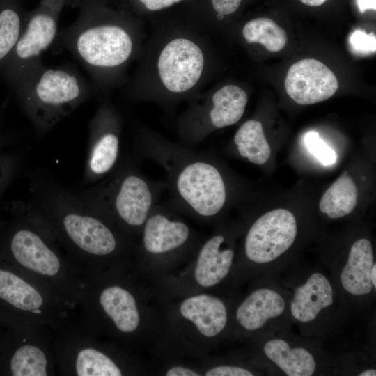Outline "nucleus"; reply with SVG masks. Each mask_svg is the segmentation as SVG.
<instances>
[{"label":"nucleus","mask_w":376,"mask_h":376,"mask_svg":"<svg viewBox=\"0 0 376 376\" xmlns=\"http://www.w3.org/2000/svg\"><path fill=\"white\" fill-rule=\"evenodd\" d=\"M27 207L50 231L80 273L121 269L134 253L133 240L45 171L30 180Z\"/></svg>","instance_id":"1"},{"label":"nucleus","mask_w":376,"mask_h":376,"mask_svg":"<svg viewBox=\"0 0 376 376\" xmlns=\"http://www.w3.org/2000/svg\"><path fill=\"white\" fill-rule=\"evenodd\" d=\"M76 19L58 31L56 44L68 51L101 91L123 85L143 45V30L104 0H81Z\"/></svg>","instance_id":"2"},{"label":"nucleus","mask_w":376,"mask_h":376,"mask_svg":"<svg viewBox=\"0 0 376 376\" xmlns=\"http://www.w3.org/2000/svg\"><path fill=\"white\" fill-rule=\"evenodd\" d=\"M129 85L130 100L171 107L196 96L206 81L210 56L196 30H157L145 43Z\"/></svg>","instance_id":"3"},{"label":"nucleus","mask_w":376,"mask_h":376,"mask_svg":"<svg viewBox=\"0 0 376 376\" xmlns=\"http://www.w3.org/2000/svg\"><path fill=\"white\" fill-rule=\"evenodd\" d=\"M137 155L155 162L166 175L169 205L201 219H211L224 210L228 188L219 166L206 151L172 141L147 126L134 134Z\"/></svg>","instance_id":"4"},{"label":"nucleus","mask_w":376,"mask_h":376,"mask_svg":"<svg viewBox=\"0 0 376 376\" xmlns=\"http://www.w3.org/2000/svg\"><path fill=\"white\" fill-rule=\"evenodd\" d=\"M0 258L45 283L75 309L84 276L26 204L15 222L0 232Z\"/></svg>","instance_id":"5"},{"label":"nucleus","mask_w":376,"mask_h":376,"mask_svg":"<svg viewBox=\"0 0 376 376\" xmlns=\"http://www.w3.org/2000/svg\"><path fill=\"white\" fill-rule=\"evenodd\" d=\"M165 182L146 177L130 159L119 160L100 181L73 191L86 205L133 240L159 203Z\"/></svg>","instance_id":"6"},{"label":"nucleus","mask_w":376,"mask_h":376,"mask_svg":"<svg viewBox=\"0 0 376 376\" xmlns=\"http://www.w3.org/2000/svg\"><path fill=\"white\" fill-rule=\"evenodd\" d=\"M276 273L288 292L290 322L299 334L325 340L352 318L322 263L294 260Z\"/></svg>","instance_id":"7"},{"label":"nucleus","mask_w":376,"mask_h":376,"mask_svg":"<svg viewBox=\"0 0 376 376\" xmlns=\"http://www.w3.org/2000/svg\"><path fill=\"white\" fill-rule=\"evenodd\" d=\"M13 91L36 132L44 135L93 94V88L71 65L40 66Z\"/></svg>","instance_id":"8"},{"label":"nucleus","mask_w":376,"mask_h":376,"mask_svg":"<svg viewBox=\"0 0 376 376\" xmlns=\"http://www.w3.org/2000/svg\"><path fill=\"white\" fill-rule=\"evenodd\" d=\"M73 320V309L48 285L0 258L1 325H42L57 331Z\"/></svg>","instance_id":"9"},{"label":"nucleus","mask_w":376,"mask_h":376,"mask_svg":"<svg viewBox=\"0 0 376 376\" xmlns=\"http://www.w3.org/2000/svg\"><path fill=\"white\" fill-rule=\"evenodd\" d=\"M254 366L269 375L320 376L338 375L337 357L320 338L295 334L292 329L252 338Z\"/></svg>","instance_id":"10"},{"label":"nucleus","mask_w":376,"mask_h":376,"mask_svg":"<svg viewBox=\"0 0 376 376\" xmlns=\"http://www.w3.org/2000/svg\"><path fill=\"white\" fill-rule=\"evenodd\" d=\"M299 233L295 215L288 210L269 211L249 227L243 244V274L258 276L278 272L292 262L288 258Z\"/></svg>","instance_id":"11"},{"label":"nucleus","mask_w":376,"mask_h":376,"mask_svg":"<svg viewBox=\"0 0 376 376\" xmlns=\"http://www.w3.org/2000/svg\"><path fill=\"white\" fill-rule=\"evenodd\" d=\"M247 102L246 92L235 84L198 93L177 119L178 142L194 148L216 130L235 124L243 116Z\"/></svg>","instance_id":"12"},{"label":"nucleus","mask_w":376,"mask_h":376,"mask_svg":"<svg viewBox=\"0 0 376 376\" xmlns=\"http://www.w3.org/2000/svg\"><path fill=\"white\" fill-rule=\"evenodd\" d=\"M57 373L62 376H121L127 366L123 356L86 332L75 321L54 331Z\"/></svg>","instance_id":"13"},{"label":"nucleus","mask_w":376,"mask_h":376,"mask_svg":"<svg viewBox=\"0 0 376 376\" xmlns=\"http://www.w3.org/2000/svg\"><path fill=\"white\" fill-rule=\"evenodd\" d=\"M56 373L52 328L6 327L0 345V375L54 376Z\"/></svg>","instance_id":"14"},{"label":"nucleus","mask_w":376,"mask_h":376,"mask_svg":"<svg viewBox=\"0 0 376 376\" xmlns=\"http://www.w3.org/2000/svg\"><path fill=\"white\" fill-rule=\"evenodd\" d=\"M256 279L233 312L239 330L254 338L292 329L288 292L278 274L265 273Z\"/></svg>","instance_id":"15"},{"label":"nucleus","mask_w":376,"mask_h":376,"mask_svg":"<svg viewBox=\"0 0 376 376\" xmlns=\"http://www.w3.org/2000/svg\"><path fill=\"white\" fill-rule=\"evenodd\" d=\"M63 8L61 5L41 0L25 15L22 31L2 72L12 89L44 64L42 55L55 42Z\"/></svg>","instance_id":"16"},{"label":"nucleus","mask_w":376,"mask_h":376,"mask_svg":"<svg viewBox=\"0 0 376 376\" xmlns=\"http://www.w3.org/2000/svg\"><path fill=\"white\" fill-rule=\"evenodd\" d=\"M123 119L108 97H102L88 124L87 155L81 184L106 177L119 162Z\"/></svg>","instance_id":"17"},{"label":"nucleus","mask_w":376,"mask_h":376,"mask_svg":"<svg viewBox=\"0 0 376 376\" xmlns=\"http://www.w3.org/2000/svg\"><path fill=\"white\" fill-rule=\"evenodd\" d=\"M170 205L157 204L141 231L139 250L146 256L179 253L194 240L190 227L175 214Z\"/></svg>","instance_id":"18"},{"label":"nucleus","mask_w":376,"mask_h":376,"mask_svg":"<svg viewBox=\"0 0 376 376\" xmlns=\"http://www.w3.org/2000/svg\"><path fill=\"white\" fill-rule=\"evenodd\" d=\"M285 88L291 99L299 104H312L331 97L338 88L334 73L322 62L304 58L289 68Z\"/></svg>","instance_id":"19"},{"label":"nucleus","mask_w":376,"mask_h":376,"mask_svg":"<svg viewBox=\"0 0 376 376\" xmlns=\"http://www.w3.org/2000/svg\"><path fill=\"white\" fill-rule=\"evenodd\" d=\"M230 240L223 232H217L201 246L194 269V278L199 285H217L232 272L235 252Z\"/></svg>","instance_id":"20"},{"label":"nucleus","mask_w":376,"mask_h":376,"mask_svg":"<svg viewBox=\"0 0 376 376\" xmlns=\"http://www.w3.org/2000/svg\"><path fill=\"white\" fill-rule=\"evenodd\" d=\"M180 313L207 338L221 334L229 324L228 306L223 299L211 295L201 294L185 299L180 306Z\"/></svg>","instance_id":"21"},{"label":"nucleus","mask_w":376,"mask_h":376,"mask_svg":"<svg viewBox=\"0 0 376 376\" xmlns=\"http://www.w3.org/2000/svg\"><path fill=\"white\" fill-rule=\"evenodd\" d=\"M357 199V187L345 171L322 195L319 208L329 218L339 219L354 210Z\"/></svg>","instance_id":"22"},{"label":"nucleus","mask_w":376,"mask_h":376,"mask_svg":"<svg viewBox=\"0 0 376 376\" xmlns=\"http://www.w3.org/2000/svg\"><path fill=\"white\" fill-rule=\"evenodd\" d=\"M233 143L240 157L255 164H265L271 155L263 125L256 120H249L239 127Z\"/></svg>","instance_id":"23"},{"label":"nucleus","mask_w":376,"mask_h":376,"mask_svg":"<svg viewBox=\"0 0 376 376\" xmlns=\"http://www.w3.org/2000/svg\"><path fill=\"white\" fill-rule=\"evenodd\" d=\"M24 20L19 0H0V73L22 31Z\"/></svg>","instance_id":"24"},{"label":"nucleus","mask_w":376,"mask_h":376,"mask_svg":"<svg viewBox=\"0 0 376 376\" xmlns=\"http://www.w3.org/2000/svg\"><path fill=\"white\" fill-rule=\"evenodd\" d=\"M242 36L248 43H260L270 52H279L286 45L285 31L269 18L260 17L246 22Z\"/></svg>","instance_id":"25"},{"label":"nucleus","mask_w":376,"mask_h":376,"mask_svg":"<svg viewBox=\"0 0 376 376\" xmlns=\"http://www.w3.org/2000/svg\"><path fill=\"white\" fill-rule=\"evenodd\" d=\"M308 150L323 165H332L336 162L335 151L328 146L319 134L313 131L308 132L304 138Z\"/></svg>","instance_id":"26"},{"label":"nucleus","mask_w":376,"mask_h":376,"mask_svg":"<svg viewBox=\"0 0 376 376\" xmlns=\"http://www.w3.org/2000/svg\"><path fill=\"white\" fill-rule=\"evenodd\" d=\"M265 373L256 366L236 364H221L208 369L205 376H254L264 375Z\"/></svg>","instance_id":"27"},{"label":"nucleus","mask_w":376,"mask_h":376,"mask_svg":"<svg viewBox=\"0 0 376 376\" xmlns=\"http://www.w3.org/2000/svg\"><path fill=\"white\" fill-rule=\"evenodd\" d=\"M350 42L351 47L358 52H375L376 50V38L373 33L366 34L364 31H355L350 36Z\"/></svg>","instance_id":"28"},{"label":"nucleus","mask_w":376,"mask_h":376,"mask_svg":"<svg viewBox=\"0 0 376 376\" xmlns=\"http://www.w3.org/2000/svg\"><path fill=\"white\" fill-rule=\"evenodd\" d=\"M242 0H211L213 9L218 17L222 19L224 16L234 13L240 7Z\"/></svg>","instance_id":"29"},{"label":"nucleus","mask_w":376,"mask_h":376,"mask_svg":"<svg viewBox=\"0 0 376 376\" xmlns=\"http://www.w3.org/2000/svg\"><path fill=\"white\" fill-rule=\"evenodd\" d=\"M144 9L151 12L159 11L169 8L182 0H135Z\"/></svg>","instance_id":"30"},{"label":"nucleus","mask_w":376,"mask_h":376,"mask_svg":"<svg viewBox=\"0 0 376 376\" xmlns=\"http://www.w3.org/2000/svg\"><path fill=\"white\" fill-rule=\"evenodd\" d=\"M166 376H198L200 374L190 368L183 366L170 368L165 374Z\"/></svg>","instance_id":"31"},{"label":"nucleus","mask_w":376,"mask_h":376,"mask_svg":"<svg viewBox=\"0 0 376 376\" xmlns=\"http://www.w3.org/2000/svg\"><path fill=\"white\" fill-rule=\"evenodd\" d=\"M359 8L361 13L366 10H375V0H357Z\"/></svg>","instance_id":"32"},{"label":"nucleus","mask_w":376,"mask_h":376,"mask_svg":"<svg viewBox=\"0 0 376 376\" xmlns=\"http://www.w3.org/2000/svg\"><path fill=\"white\" fill-rule=\"evenodd\" d=\"M62 6H70L72 8H78L81 0H47Z\"/></svg>","instance_id":"33"},{"label":"nucleus","mask_w":376,"mask_h":376,"mask_svg":"<svg viewBox=\"0 0 376 376\" xmlns=\"http://www.w3.org/2000/svg\"><path fill=\"white\" fill-rule=\"evenodd\" d=\"M304 4L309 6H319L323 4L327 0H300Z\"/></svg>","instance_id":"34"},{"label":"nucleus","mask_w":376,"mask_h":376,"mask_svg":"<svg viewBox=\"0 0 376 376\" xmlns=\"http://www.w3.org/2000/svg\"><path fill=\"white\" fill-rule=\"evenodd\" d=\"M376 264L373 265L370 272V280L374 287L376 288Z\"/></svg>","instance_id":"35"},{"label":"nucleus","mask_w":376,"mask_h":376,"mask_svg":"<svg viewBox=\"0 0 376 376\" xmlns=\"http://www.w3.org/2000/svg\"><path fill=\"white\" fill-rule=\"evenodd\" d=\"M5 329H6V327L0 324V345L3 338Z\"/></svg>","instance_id":"36"},{"label":"nucleus","mask_w":376,"mask_h":376,"mask_svg":"<svg viewBox=\"0 0 376 376\" xmlns=\"http://www.w3.org/2000/svg\"><path fill=\"white\" fill-rule=\"evenodd\" d=\"M1 175H2V174L0 175V176H1Z\"/></svg>","instance_id":"37"}]
</instances>
